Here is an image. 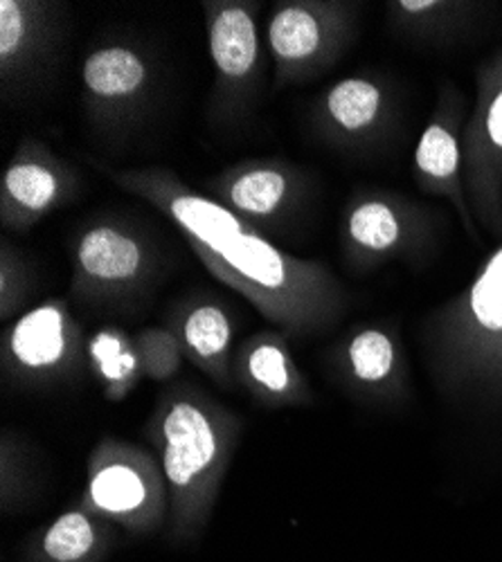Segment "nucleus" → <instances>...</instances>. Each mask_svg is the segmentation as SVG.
<instances>
[{"mask_svg": "<svg viewBox=\"0 0 502 562\" xmlns=\"http://www.w3.org/2000/svg\"><path fill=\"white\" fill-rule=\"evenodd\" d=\"M83 160L120 192L163 212L221 284L248 300L289 338L321 331L338 308L332 274L317 261L285 252L261 229L194 190L167 167H115Z\"/></svg>", "mask_w": 502, "mask_h": 562, "instance_id": "f257e3e1", "label": "nucleus"}, {"mask_svg": "<svg viewBox=\"0 0 502 562\" xmlns=\"http://www.w3.org/2000/svg\"><path fill=\"white\" fill-rule=\"evenodd\" d=\"M242 432V416L201 387L178 383L158 394L145 437L167 480L171 542L186 544L205 531Z\"/></svg>", "mask_w": 502, "mask_h": 562, "instance_id": "f03ea898", "label": "nucleus"}, {"mask_svg": "<svg viewBox=\"0 0 502 562\" xmlns=\"http://www.w3.org/2000/svg\"><path fill=\"white\" fill-rule=\"evenodd\" d=\"M79 502L131 536H152L169 522V488L156 452L118 437H102L88 452Z\"/></svg>", "mask_w": 502, "mask_h": 562, "instance_id": "7ed1b4c3", "label": "nucleus"}, {"mask_svg": "<svg viewBox=\"0 0 502 562\" xmlns=\"http://www.w3.org/2000/svg\"><path fill=\"white\" fill-rule=\"evenodd\" d=\"M208 53L212 64L210 117L233 122L255 100L264 72L261 3L255 0H203Z\"/></svg>", "mask_w": 502, "mask_h": 562, "instance_id": "20e7f679", "label": "nucleus"}, {"mask_svg": "<svg viewBox=\"0 0 502 562\" xmlns=\"http://www.w3.org/2000/svg\"><path fill=\"white\" fill-rule=\"evenodd\" d=\"M86 336L66 300H45L19 315L0 340L10 383L41 387L72 381L86 364Z\"/></svg>", "mask_w": 502, "mask_h": 562, "instance_id": "39448f33", "label": "nucleus"}, {"mask_svg": "<svg viewBox=\"0 0 502 562\" xmlns=\"http://www.w3.org/2000/svg\"><path fill=\"white\" fill-rule=\"evenodd\" d=\"M156 257L143 234L118 221L86 225L72 244L70 297L113 306L138 295L154 274Z\"/></svg>", "mask_w": 502, "mask_h": 562, "instance_id": "423d86ee", "label": "nucleus"}, {"mask_svg": "<svg viewBox=\"0 0 502 562\" xmlns=\"http://www.w3.org/2000/svg\"><path fill=\"white\" fill-rule=\"evenodd\" d=\"M341 5L317 0H282L264 27L272 61V88L304 83L332 59L341 38Z\"/></svg>", "mask_w": 502, "mask_h": 562, "instance_id": "0eeeda50", "label": "nucleus"}, {"mask_svg": "<svg viewBox=\"0 0 502 562\" xmlns=\"http://www.w3.org/2000/svg\"><path fill=\"white\" fill-rule=\"evenodd\" d=\"M79 192L77 171L36 137H23L0 176V223L30 232Z\"/></svg>", "mask_w": 502, "mask_h": 562, "instance_id": "6e6552de", "label": "nucleus"}, {"mask_svg": "<svg viewBox=\"0 0 502 562\" xmlns=\"http://www.w3.org/2000/svg\"><path fill=\"white\" fill-rule=\"evenodd\" d=\"M208 196L266 234L298 210L302 176L282 160H242L208 180Z\"/></svg>", "mask_w": 502, "mask_h": 562, "instance_id": "1a4fd4ad", "label": "nucleus"}, {"mask_svg": "<svg viewBox=\"0 0 502 562\" xmlns=\"http://www.w3.org/2000/svg\"><path fill=\"white\" fill-rule=\"evenodd\" d=\"M149 83V61L126 43L102 45L81 64L83 104L100 124H122L129 113L138 111Z\"/></svg>", "mask_w": 502, "mask_h": 562, "instance_id": "9d476101", "label": "nucleus"}, {"mask_svg": "<svg viewBox=\"0 0 502 562\" xmlns=\"http://www.w3.org/2000/svg\"><path fill=\"white\" fill-rule=\"evenodd\" d=\"M233 371L235 381L264 407H302L313 401L289 336L282 331L264 329L244 340L235 353Z\"/></svg>", "mask_w": 502, "mask_h": 562, "instance_id": "9b49d317", "label": "nucleus"}, {"mask_svg": "<svg viewBox=\"0 0 502 562\" xmlns=\"http://www.w3.org/2000/svg\"><path fill=\"white\" fill-rule=\"evenodd\" d=\"M167 329L176 336L182 356L219 387H231L235 324L231 313L212 297L192 295L178 302L167 315Z\"/></svg>", "mask_w": 502, "mask_h": 562, "instance_id": "f8f14e48", "label": "nucleus"}, {"mask_svg": "<svg viewBox=\"0 0 502 562\" xmlns=\"http://www.w3.org/2000/svg\"><path fill=\"white\" fill-rule=\"evenodd\" d=\"M57 5L38 0H3L0 3V79L3 90L34 77L57 43Z\"/></svg>", "mask_w": 502, "mask_h": 562, "instance_id": "ddd939ff", "label": "nucleus"}, {"mask_svg": "<svg viewBox=\"0 0 502 562\" xmlns=\"http://www.w3.org/2000/svg\"><path fill=\"white\" fill-rule=\"evenodd\" d=\"M115 547V525L75 502L30 536L19 562H104Z\"/></svg>", "mask_w": 502, "mask_h": 562, "instance_id": "4468645a", "label": "nucleus"}, {"mask_svg": "<svg viewBox=\"0 0 502 562\" xmlns=\"http://www.w3.org/2000/svg\"><path fill=\"white\" fill-rule=\"evenodd\" d=\"M86 364L109 403H122L147 379L133 336L120 326H102L88 338Z\"/></svg>", "mask_w": 502, "mask_h": 562, "instance_id": "2eb2a0df", "label": "nucleus"}, {"mask_svg": "<svg viewBox=\"0 0 502 562\" xmlns=\"http://www.w3.org/2000/svg\"><path fill=\"white\" fill-rule=\"evenodd\" d=\"M383 95L375 81L349 77L334 83L321 102V115L343 133L370 128L381 113Z\"/></svg>", "mask_w": 502, "mask_h": 562, "instance_id": "dca6fc26", "label": "nucleus"}, {"mask_svg": "<svg viewBox=\"0 0 502 562\" xmlns=\"http://www.w3.org/2000/svg\"><path fill=\"white\" fill-rule=\"evenodd\" d=\"M349 244L370 255L390 252L401 241V221L392 205L383 201H365L352 207L347 216Z\"/></svg>", "mask_w": 502, "mask_h": 562, "instance_id": "f3484780", "label": "nucleus"}, {"mask_svg": "<svg viewBox=\"0 0 502 562\" xmlns=\"http://www.w3.org/2000/svg\"><path fill=\"white\" fill-rule=\"evenodd\" d=\"M460 160H462V151H460V143L455 131L444 124V122H433L424 128L422 139L417 145V154H415V162L422 176H426V180L437 187V190H455V178H458L460 171Z\"/></svg>", "mask_w": 502, "mask_h": 562, "instance_id": "a211bd4d", "label": "nucleus"}, {"mask_svg": "<svg viewBox=\"0 0 502 562\" xmlns=\"http://www.w3.org/2000/svg\"><path fill=\"white\" fill-rule=\"evenodd\" d=\"M347 362L356 381L377 385L390 379L397 362V351L390 336L377 329H368L356 334L347 345Z\"/></svg>", "mask_w": 502, "mask_h": 562, "instance_id": "6ab92c4d", "label": "nucleus"}, {"mask_svg": "<svg viewBox=\"0 0 502 562\" xmlns=\"http://www.w3.org/2000/svg\"><path fill=\"white\" fill-rule=\"evenodd\" d=\"M467 308L480 331L502 338V248L487 261L473 281Z\"/></svg>", "mask_w": 502, "mask_h": 562, "instance_id": "aec40b11", "label": "nucleus"}, {"mask_svg": "<svg viewBox=\"0 0 502 562\" xmlns=\"http://www.w3.org/2000/svg\"><path fill=\"white\" fill-rule=\"evenodd\" d=\"M32 493L30 450L21 437H0V510H16Z\"/></svg>", "mask_w": 502, "mask_h": 562, "instance_id": "412c9836", "label": "nucleus"}, {"mask_svg": "<svg viewBox=\"0 0 502 562\" xmlns=\"http://www.w3.org/2000/svg\"><path fill=\"white\" fill-rule=\"evenodd\" d=\"M145 376L154 383H169L182 367V349L167 326H147L133 336Z\"/></svg>", "mask_w": 502, "mask_h": 562, "instance_id": "4be33fe9", "label": "nucleus"}, {"mask_svg": "<svg viewBox=\"0 0 502 562\" xmlns=\"http://www.w3.org/2000/svg\"><path fill=\"white\" fill-rule=\"evenodd\" d=\"M32 293V268L27 259L3 239L0 244V319L14 317Z\"/></svg>", "mask_w": 502, "mask_h": 562, "instance_id": "5701e85b", "label": "nucleus"}, {"mask_svg": "<svg viewBox=\"0 0 502 562\" xmlns=\"http://www.w3.org/2000/svg\"><path fill=\"white\" fill-rule=\"evenodd\" d=\"M493 147V154H502V86L493 92L487 102L482 124H480V139Z\"/></svg>", "mask_w": 502, "mask_h": 562, "instance_id": "b1692460", "label": "nucleus"}]
</instances>
